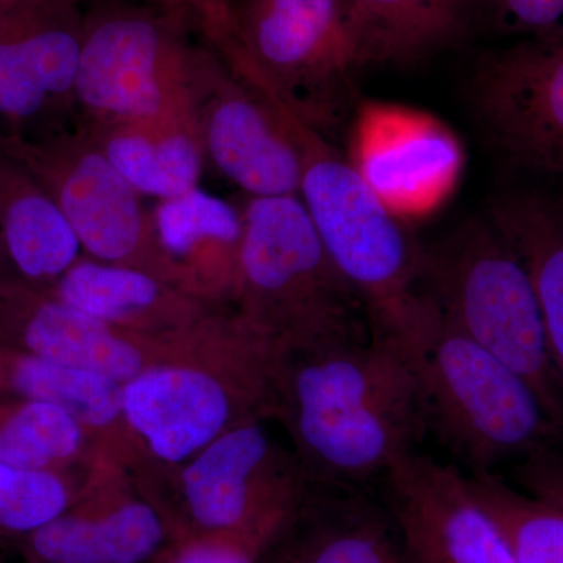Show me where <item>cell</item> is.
<instances>
[{"instance_id":"obj_27","label":"cell","mask_w":563,"mask_h":563,"mask_svg":"<svg viewBox=\"0 0 563 563\" xmlns=\"http://www.w3.org/2000/svg\"><path fill=\"white\" fill-rule=\"evenodd\" d=\"M0 418V462L46 470L69 461L84 443V424L55 404L21 399Z\"/></svg>"},{"instance_id":"obj_30","label":"cell","mask_w":563,"mask_h":563,"mask_svg":"<svg viewBox=\"0 0 563 563\" xmlns=\"http://www.w3.org/2000/svg\"><path fill=\"white\" fill-rule=\"evenodd\" d=\"M514 477L521 490L563 510V455L554 446L539 448L520 459Z\"/></svg>"},{"instance_id":"obj_32","label":"cell","mask_w":563,"mask_h":563,"mask_svg":"<svg viewBox=\"0 0 563 563\" xmlns=\"http://www.w3.org/2000/svg\"><path fill=\"white\" fill-rule=\"evenodd\" d=\"M514 31L548 35L563 27V0H485Z\"/></svg>"},{"instance_id":"obj_21","label":"cell","mask_w":563,"mask_h":563,"mask_svg":"<svg viewBox=\"0 0 563 563\" xmlns=\"http://www.w3.org/2000/svg\"><path fill=\"white\" fill-rule=\"evenodd\" d=\"M0 242L18 273L32 282H57L81 252L51 192L5 143H0Z\"/></svg>"},{"instance_id":"obj_15","label":"cell","mask_w":563,"mask_h":563,"mask_svg":"<svg viewBox=\"0 0 563 563\" xmlns=\"http://www.w3.org/2000/svg\"><path fill=\"white\" fill-rule=\"evenodd\" d=\"M77 0H41L0 31V117L31 121L74 110L84 16Z\"/></svg>"},{"instance_id":"obj_22","label":"cell","mask_w":563,"mask_h":563,"mask_svg":"<svg viewBox=\"0 0 563 563\" xmlns=\"http://www.w3.org/2000/svg\"><path fill=\"white\" fill-rule=\"evenodd\" d=\"M168 528L154 507L125 501L109 509L65 512L25 537L35 563H150Z\"/></svg>"},{"instance_id":"obj_35","label":"cell","mask_w":563,"mask_h":563,"mask_svg":"<svg viewBox=\"0 0 563 563\" xmlns=\"http://www.w3.org/2000/svg\"><path fill=\"white\" fill-rule=\"evenodd\" d=\"M0 244H2V242H0ZM3 247V246H2Z\"/></svg>"},{"instance_id":"obj_19","label":"cell","mask_w":563,"mask_h":563,"mask_svg":"<svg viewBox=\"0 0 563 563\" xmlns=\"http://www.w3.org/2000/svg\"><path fill=\"white\" fill-rule=\"evenodd\" d=\"M81 125L143 198L168 201L199 187L207 157L191 103L152 120Z\"/></svg>"},{"instance_id":"obj_12","label":"cell","mask_w":563,"mask_h":563,"mask_svg":"<svg viewBox=\"0 0 563 563\" xmlns=\"http://www.w3.org/2000/svg\"><path fill=\"white\" fill-rule=\"evenodd\" d=\"M276 384L277 377L224 383L188 366L146 368L122 385V415L152 453L177 463L231 429L235 415L254 421L252 410L274 406Z\"/></svg>"},{"instance_id":"obj_6","label":"cell","mask_w":563,"mask_h":563,"mask_svg":"<svg viewBox=\"0 0 563 563\" xmlns=\"http://www.w3.org/2000/svg\"><path fill=\"white\" fill-rule=\"evenodd\" d=\"M210 49L320 131L332 96L368 66L344 0H233L228 31Z\"/></svg>"},{"instance_id":"obj_4","label":"cell","mask_w":563,"mask_h":563,"mask_svg":"<svg viewBox=\"0 0 563 563\" xmlns=\"http://www.w3.org/2000/svg\"><path fill=\"white\" fill-rule=\"evenodd\" d=\"M422 292L440 317L520 374L563 431V390L532 280L509 240L488 222L463 225L422 251Z\"/></svg>"},{"instance_id":"obj_11","label":"cell","mask_w":563,"mask_h":563,"mask_svg":"<svg viewBox=\"0 0 563 563\" xmlns=\"http://www.w3.org/2000/svg\"><path fill=\"white\" fill-rule=\"evenodd\" d=\"M192 532L243 531L292 514L302 477L255 421L222 432L199 451L181 477Z\"/></svg>"},{"instance_id":"obj_16","label":"cell","mask_w":563,"mask_h":563,"mask_svg":"<svg viewBox=\"0 0 563 563\" xmlns=\"http://www.w3.org/2000/svg\"><path fill=\"white\" fill-rule=\"evenodd\" d=\"M151 222L158 276L198 301L224 296L236 299L244 235L242 207L198 187L155 202Z\"/></svg>"},{"instance_id":"obj_9","label":"cell","mask_w":563,"mask_h":563,"mask_svg":"<svg viewBox=\"0 0 563 563\" xmlns=\"http://www.w3.org/2000/svg\"><path fill=\"white\" fill-rule=\"evenodd\" d=\"M191 107L207 162L246 198L298 195L301 152L276 103L199 44Z\"/></svg>"},{"instance_id":"obj_1","label":"cell","mask_w":563,"mask_h":563,"mask_svg":"<svg viewBox=\"0 0 563 563\" xmlns=\"http://www.w3.org/2000/svg\"><path fill=\"white\" fill-rule=\"evenodd\" d=\"M276 406L318 484L365 487L426 429L412 361L373 336L282 355Z\"/></svg>"},{"instance_id":"obj_34","label":"cell","mask_w":563,"mask_h":563,"mask_svg":"<svg viewBox=\"0 0 563 563\" xmlns=\"http://www.w3.org/2000/svg\"><path fill=\"white\" fill-rule=\"evenodd\" d=\"M273 563H282V562L279 561V559H276V561H274Z\"/></svg>"},{"instance_id":"obj_24","label":"cell","mask_w":563,"mask_h":563,"mask_svg":"<svg viewBox=\"0 0 563 563\" xmlns=\"http://www.w3.org/2000/svg\"><path fill=\"white\" fill-rule=\"evenodd\" d=\"M488 218L528 269L563 390V202L539 195L507 196Z\"/></svg>"},{"instance_id":"obj_23","label":"cell","mask_w":563,"mask_h":563,"mask_svg":"<svg viewBox=\"0 0 563 563\" xmlns=\"http://www.w3.org/2000/svg\"><path fill=\"white\" fill-rule=\"evenodd\" d=\"M369 65L426 60L468 35L476 0H344Z\"/></svg>"},{"instance_id":"obj_3","label":"cell","mask_w":563,"mask_h":563,"mask_svg":"<svg viewBox=\"0 0 563 563\" xmlns=\"http://www.w3.org/2000/svg\"><path fill=\"white\" fill-rule=\"evenodd\" d=\"M236 299L282 354L368 340L366 313L298 195L246 198Z\"/></svg>"},{"instance_id":"obj_8","label":"cell","mask_w":563,"mask_h":563,"mask_svg":"<svg viewBox=\"0 0 563 563\" xmlns=\"http://www.w3.org/2000/svg\"><path fill=\"white\" fill-rule=\"evenodd\" d=\"M3 143L51 192L90 258L157 274L151 210L84 125Z\"/></svg>"},{"instance_id":"obj_14","label":"cell","mask_w":563,"mask_h":563,"mask_svg":"<svg viewBox=\"0 0 563 563\" xmlns=\"http://www.w3.org/2000/svg\"><path fill=\"white\" fill-rule=\"evenodd\" d=\"M354 147L351 162L399 220L439 206L461 172V147L451 132L402 107L363 111Z\"/></svg>"},{"instance_id":"obj_25","label":"cell","mask_w":563,"mask_h":563,"mask_svg":"<svg viewBox=\"0 0 563 563\" xmlns=\"http://www.w3.org/2000/svg\"><path fill=\"white\" fill-rule=\"evenodd\" d=\"M122 385L101 374L0 346V390L55 404L84 426L103 428L118 420Z\"/></svg>"},{"instance_id":"obj_28","label":"cell","mask_w":563,"mask_h":563,"mask_svg":"<svg viewBox=\"0 0 563 563\" xmlns=\"http://www.w3.org/2000/svg\"><path fill=\"white\" fill-rule=\"evenodd\" d=\"M70 493L46 470H25L0 462V533L24 536L68 512Z\"/></svg>"},{"instance_id":"obj_18","label":"cell","mask_w":563,"mask_h":563,"mask_svg":"<svg viewBox=\"0 0 563 563\" xmlns=\"http://www.w3.org/2000/svg\"><path fill=\"white\" fill-rule=\"evenodd\" d=\"M277 543L282 563H417L387 504L355 485L303 492Z\"/></svg>"},{"instance_id":"obj_5","label":"cell","mask_w":563,"mask_h":563,"mask_svg":"<svg viewBox=\"0 0 563 563\" xmlns=\"http://www.w3.org/2000/svg\"><path fill=\"white\" fill-rule=\"evenodd\" d=\"M426 428L473 473L554 446L562 429L520 374L440 317L413 361Z\"/></svg>"},{"instance_id":"obj_17","label":"cell","mask_w":563,"mask_h":563,"mask_svg":"<svg viewBox=\"0 0 563 563\" xmlns=\"http://www.w3.org/2000/svg\"><path fill=\"white\" fill-rule=\"evenodd\" d=\"M0 346L125 384L143 372L140 347L121 329L57 296L0 282Z\"/></svg>"},{"instance_id":"obj_29","label":"cell","mask_w":563,"mask_h":563,"mask_svg":"<svg viewBox=\"0 0 563 563\" xmlns=\"http://www.w3.org/2000/svg\"><path fill=\"white\" fill-rule=\"evenodd\" d=\"M292 515H280L243 531L184 533L168 563H258L280 539Z\"/></svg>"},{"instance_id":"obj_31","label":"cell","mask_w":563,"mask_h":563,"mask_svg":"<svg viewBox=\"0 0 563 563\" xmlns=\"http://www.w3.org/2000/svg\"><path fill=\"white\" fill-rule=\"evenodd\" d=\"M166 13L180 18L213 47L220 43L231 22L233 0H143Z\"/></svg>"},{"instance_id":"obj_10","label":"cell","mask_w":563,"mask_h":563,"mask_svg":"<svg viewBox=\"0 0 563 563\" xmlns=\"http://www.w3.org/2000/svg\"><path fill=\"white\" fill-rule=\"evenodd\" d=\"M473 99L488 140L506 161L563 174V27L485 55Z\"/></svg>"},{"instance_id":"obj_2","label":"cell","mask_w":563,"mask_h":563,"mask_svg":"<svg viewBox=\"0 0 563 563\" xmlns=\"http://www.w3.org/2000/svg\"><path fill=\"white\" fill-rule=\"evenodd\" d=\"M301 152L298 196L329 257L361 301L373 339L420 346L433 321L421 288L422 251L350 157L320 129L269 98Z\"/></svg>"},{"instance_id":"obj_33","label":"cell","mask_w":563,"mask_h":563,"mask_svg":"<svg viewBox=\"0 0 563 563\" xmlns=\"http://www.w3.org/2000/svg\"><path fill=\"white\" fill-rule=\"evenodd\" d=\"M3 3H31V2H40V0H0Z\"/></svg>"},{"instance_id":"obj_20","label":"cell","mask_w":563,"mask_h":563,"mask_svg":"<svg viewBox=\"0 0 563 563\" xmlns=\"http://www.w3.org/2000/svg\"><path fill=\"white\" fill-rule=\"evenodd\" d=\"M51 292L118 329L185 328L206 314L202 301L157 274L95 258H79Z\"/></svg>"},{"instance_id":"obj_7","label":"cell","mask_w":563,"mask_h":563,"mask_svg":"<svg viewBox=\"0 0 563 563\" xmlns=\"http://www.w3.org/2000/svg\"><path fill=\"white\" fill-rule=\"evenodd\" d=\"M190 31L143 0L103 2L85 13L74 91L81 124L152 120L190 106L199 49Z\"/></svg>"},{"instance_id":"obj_26","label":"cell","mask_w":563,"mask_h":563,"mask_svg":"<svg viewBox=\"0 0 563 563\" xmlns=\"http://www.w3.org/2000/svg\"><path fill=\"white\" fill-rule=\"evenodd\" d=\"M465 481L518 563H563L562 509L517 490L492 472L473 473Z\"/></svg>"},{"instance_id":"obj_13","label":"cell","mask_w":563,"mask_h":563,"mask_svg":"<svg viewBox=\"0 0 563 563\" xmlns=\"http://www.w3.org/2000/svg\"><path fill=\"white\" fill-rule=\"evenodd\" d=\"M383 479L384 501L415 562L518 563L454 466L413 451Z\"/></svg>"}]
</instances>
